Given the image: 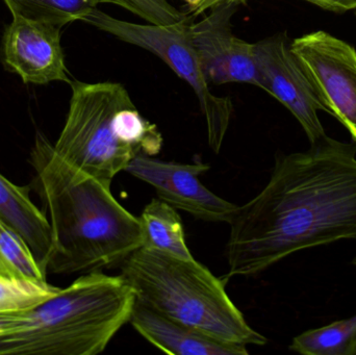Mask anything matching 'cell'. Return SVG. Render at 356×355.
Segmentation results:
<instances>
[{"label": "cell", "mask_w": 356, "mask_h": 355, "mask_svg": "<svg viewBox=\"0 0 356 355\" xmlns=\"http://www.w3.org/2000/svg\"><path fill=\"white\" fill-rule=\"evenodd\" d=\"M225 279L252 276L301 250L356 240V144L325 137L276 156L266 187L238 206Z\"/></svg>", "instance_id": "6da1fadb"}, {"label": "cell", "mask_w": 356, "mask_h": 355, "mask_svg": "<svg viewBox=\"0 0 356 355\" xmlns=\"http://www.w3.org/2000/svg\"><path fill=\"white\" fill-rule=\"evenodd\" d=\"M31 158L35 191L51 226L47 271L74 274L117 268L143 246L139 218L115 199L111 187L60 158L40 133Z\"/></svg>", "instance_id": "7a4b0ae2"}, {"label": "cell", "mask_w": 356, "mask_h": 355, "mask_svg": "<svg viewBox=\"0 0 356 355\" xmlns=\"http://www.w3.org/2000/svg\"><path fill=\"white\" fill-rule=\"evenodd\" d=\"M136 295L122 275L85 273L29 311L18 331L0 337V355H96L131 320Z\"/></svg>", "instance_id": "3957f363"}, {"label": "cell", "mask_w": 356, "mask_h": 355, "mask_svg": "<svg viewBox=\"0 0 356 355\" xmlns=\"http://www.w3.org/2000/svg\"><path fill=\"white\" fill-rule=\"evenodd\" d=\"M117 268L137 302L172 320L225 343L246 347L268 343L230 300L223 279L194 258L141 247Z\"/></svg>", "instance_id": "277c9868"}, {"label": "cell", "mask_w": 356, "mask_h": 355, "mask_svg": "<svg viewBox=\"0 0 356 355\" xmlns=\"http://www.w3.org/2000/svg\"><path fill=\"white\" fill-rule=\"evenodd\" d=\"M70 85V106L54 151L111 187L136 156H143V123L121 83L71 81Z\"/></svg>", "instance_id": "5b68a950"}, {"label": "cell", "mask_w": 356, "mask_h": 355, "mask_svg": "<svg viewBox=\"0 0 356 355\" xmlns=\"http://www.w3.org/2000/svg\"><path fill=\"white\" fill-rule=\"evenodd\" d=\"M83 21L121 41L152 52L186 81L198 97L207 123L209 145L215 151L220 149L234 108L230 98L215 95L209 89V83L191 42L190 20L171 26L137 24L119 20L95 8Z\"/></svg>", "instance_id": "8992f818"}, {"label": "cell", "mask_w": 356, "mask_h": 355, "mask_svg": "<svg viewBox=\"0 0 356 355\" xmlns=\"http://www.w3.org/2000/svg\"><path fill=\"white\" fill-rule=\"evenodd\" d=\"M325 112L336 117L356 144V50L323 31L291 43Z\"/></svg>", "instance_id": "52a82bcc"}, {"label": "cell", "mask_w": 356, "mask_h": 355, "mask_svg": "<svg viewBox=\"0 0 356 355\" xmlns=\"http://www.w3.org/2000/svg\"><path fill=\"white\" fill-rule=\"evenodd\" d=\"M238 1L226 0L202 20L188 25L191 42L209 85H261L255 43H248L232 33V17Z\"/></svg>", "instance_id": "ba28073f"}, {"label": "cell", "mask_w": 356, "mask_h": 355, "mask_svg": "<svg viewBox=\"0 0 356 355\" xmlns=\"http://www.w3.org/2000/svg\"><path fill=\"white\" fill-rule=\"evenodd\" d=\"M255 56L261 79L259 88L294 115L311 144L325 137L318 115L325 108L286 35H276L255 43Z\"/></svg>", "instance_id": "9c48e42d"}, {"label": "cell", "mask_w": 356, "mask_h": 355, "mask_svg": "<svg viewBox=\"0 0 356 355\" xmlns=\"http://www.w3.org/2000/svg\"><path fill=\"white\" fill-rule=\"evenodd\" d=\"M211 167L203 163L165 162L152 156H138L125 172L156 189L159 198L177 210L205 222L229 223L238 206L207 189L199 177Z\"/></svg>", "instance_id": "30bf717a"}, {"label": "cell", "mask_w": 356, "mask_h": 355, "mask_svg": "<svg viewBox=\"0 0 356 355\" xmlns=\"http://www.w3.org/2000/svg\"><path fill=\"white\" fill-rule=\"evenodd\" d=\"M60 27L49 23L13 17L2 41L6 66L25 83H71L60 45Z\"/></svg>", "instance_id": "8fae6325"}, {"label": "cell", "mask_w": 356, "mask_h": 355, "mask_svg": "<svg viewBox=\"0 0 356 355\" xmlns=\"http://www.w3.org/2000/svg\"><path fill=\"white\" fill-rule=\"evenodd\" d=\"M129 323L152 345L172 355H248L246 346L213 339L136 300Z\"/></svg>", "instance_id": "7c38bea8"}, {"label": "cell", "mask_w": 356, "mask_h": 355, "mask_svg": "<svg viewBox=\"0 0 356 355\" xmlns=\"http://www.w3.org/2000/svg\"><path fill=\"white\" fill-rule=\"evenodd\" d=\"M0 218L21 236L44 272L54 250L48 217L31 201L29 190L0 174Z\"/></svg>", "instance_id": "4fadbf2b"}, {"label": "cell", "mask_w": 356, "mask_h": 355, "mask_svg": "<svg viewBox=\"0 0 356 355\" xmlns=\"http://www.w3.org/2000/svg\"><path fill=\"white\" fill-rule=\"evenodd\" d=\"M139 220L143 231L142 247L177 258H194L186 245L181 218L177 208L160 198H154L142 210Z\"/></svg>", "instance_id": "5bb4252c"}, {"label": "cell", "mask_w": 356, "mask_h": 355, "mask_svg": "<svg viewBox=\"0 0 356 355\" xmlns=\"http://www.w3.org/2000/svg\"><path fill=\"white\" fill-rule=\"evenodd\" d=\"M355 340L356 315L305 331L293 339L289 349L305 355H355Z\"/></svg>", "instance_id": "9a60e30c"}, {"label": "cell", "mask_w": 356, "mask_h": 355, "mask_svg": "<svg viewBox=\"0 0 356 355\" xmlns=\"http://www.w3.org/2000/svg\"><path fill=\"white\" fill-rule=\"evenodd\" d=\"M13 17L49 23L62 27L97 8L98 0H3Z\"/></svg>", "instance_id": "2e32d148"}, {"label": "cell", "mask_w": 356, "mask_h": 355, "mask_svg": "<svg viewBox=\"0 0 356 355\" xmlns=\"http://www.w3.org/2000/svg\"><path fill=\"white\" fill-rule=\"evenodd\" d=\"M46 275L26 242L0 218V276L46 281Z\"/></svg>", "instance_id": "e0dca14e"}, {"label": "cell", "mask_w": 356, "mask_h": 355, "mask_svg": "<svg viewBox=\"0 0 356 355\" xmlns=\"http://www.w3.org/2000/svg\"><path fill=\"white\" fill-rule=\"evenodd\" d=\"M60 290L47 281L0 276V314L33 310Z\"/></svg>", "instance_id": "ac0fdd59"}, {"label": "cell", "mask_w": 356, "mask_h": 355, "mask_svg": "<svg viewBox=\"0 0 356 355\" xmlns=\"http://www.w3.org/2000/svg\"><path fill=\"white\" fill-rule=\"evenodd\" d=\"M100 2H110L118 4L152 25L156 26H171L191 20L192 17L180 12L168 0H98Z\"/></svg>", "instance_id": "d6986e66"}, {"label": "cell", "mask_w": 356, "mask_h": 355, "mask_svg": "<svg viewBox=\"0 0 356 355\" xmlns=\"http://www.w3.org/2000/svg\"><path fill=\"white\" fill-rule=\"evenodd\" d=\"M29 311L0 314V337L21 329L26 321Z\"/></svg>", "instance_id": "ffe728a7"}, {"label": "cell", "mask_w": 356, "mask_h": 355, "mask_svg": "<svg viewBox=\"0 0 356 355\" xmlns=\"http://www.w3.org/2000/svg\"><path fill=\"white\" fill-rule=\"evenodd\" d=\"M305 1L334 13H345L356 10V0H305Z\"/></svg>", "instance_id": "44dd1931"}, {"label": "cell", "mask_w": 356, "mask_h": 355, "mask_svg": "<svg viewBox=\"0 0 356 355\" xmlns=\"http://www.w3.org/2000/svg\"><path fill=\"white\" fill-rule=\"evenodd\" d=\"M224 1L226 0H184V2L188 4L190 10L188 15L191 17L198 16L209 8H215Z\"/></svg>", "instance_id": "7402d4cb"}, {"label": "cell", "mask_w": 356, "mask_h": 355, "mask_svg": "<svg viewBox=\"0 0 356 355\" xmlns=\"http://www.w3.org/2000/svg\"><path fill=\"white\" fill-rule=\"evenodd\" d=\"M353 265H355V266H356V258H353Z\"/></svg>", "instance_id": "603a6c76"}, {"label": "cell", "mask_w": 356, "mask_h": 355, "mask_svg": "<svg viewBox=\"0 0 356 355\" xmlns=\"http://www.w3.org/2000/svg\"><path fill=\"white\" fill-rule=\"evenodd\" d=\"M355 355H356V340H355Z\"/></svg>", "instance_id": "cb8c5ba5"}, {"label": "cell", "mask_w": 356, "mask_h": 355, "mask_svg": "<svg viewBox=\"0 0 356 355\" xmlns=\"http://www.w3.org/2000/svg\"><path fill=\"white\" fill-rule=\"evenodd\" d=\"M355 16H356V10H355Z\"/></svg>", "instance_id": "d4e9b609"}]
</instances>
